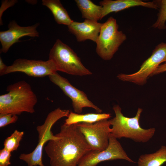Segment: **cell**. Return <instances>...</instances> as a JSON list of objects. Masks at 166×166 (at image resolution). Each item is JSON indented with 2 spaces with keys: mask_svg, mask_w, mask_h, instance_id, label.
<instances>
[{
  "mask_svg": "<svg viewBox=\"0 0 166 166\" xmlns=\"http://www.w3.org/2000/svg\"><path fill=\"white\" fill-rule=\"evenodd\" d=\"M56 140H50L44 147L50 166H77L92 149L76 124L61 125Z\"/></svg>",
  "mask_w": 166,
  "mask_h": 166,
  "instance_id": "1",
  "label": "cell"
},
{
  "mask_svg": "<svg viewBox=\"0 0 166 166\" xmlns=\"http://www.w3.org/2000/svg\"><path fill=\"white\" fill-rule=\"evenodd\" d=\"M6 90L7 93L0 96V114L35 112L37 98L28 83L21 81L9 85Z\"/></svg>",
  "mask_w": 166,
  "mask_h": 166,
  "instance_id": "2",
  "label": "cell"
},
{
  "mask_svg": "<svg viewBox=\"0 0 166 166\" xmlns=\"http://www.w3.org/2000/svg\"><path fill=\"white\" fill-rule=\"evenodd\" d=\"M115 116L110 120L111 125L110 134L117 139L122 137L128 138L134 141L145 143L148 141L154 136L155 128L144 129L139 124V120L143 110L138 108L136 116L128 117L124 115L121 109L118 105L113 107Z\"/></svg>",
  "mask_w": 166,
  "mask_h": 166,
  "instance_id": "3",
  "label": "cell"
},
{
  "mask_svg": "<svg viewBox=\"0 0 166 166\" xmlns=\"http://www.w3.org/2000/svg\"><path fill=\"white\" fill-rule=\"evenodd\" d=\"M70 113L69 110H63L58 108L49 113L44 123L38 125L36 129L38 134V144L35 149L28 154L20 155L19 158L26 162L28 166H45L42 161L43 148L45 144L50 140H56L59 137L53 135L52 127L59 120L67 117Z\"/></svg>",
  "mask_w": 166,
  "mask_h": 166,
  "instance_id": "4",
  "label": "cell"
},
{
  "mask_svg": "<svg viewBox=\"0 0 166 166\" xmlns=\"http://www.w3.org/2000/svg\"><path fill=\"white\" fill-rule=\"evenodd\" d=\"M49 59L53 62L57 71L80 76L92 74L83 64L76 53L59 39L56 40L50 49Z\"/></svg>",
  "mask_w": 166,
  "mask_h": 166,
  "instance_id": "5",
  "label": "cell"
},
{
  "mask_svg": "<svg viewBox=\"0 0 166 166\" xmlns=\"http://www.w3.org/2000/svg\"><path fill=\"white\" fill-rule=\"evenodd\" d=\"M118 28L116 20L112 17L102 24L95 42L96 50L97 55L104 60H111L127 39L126 35L119 30Z\"/></svg>",
  "mask_w": 166,
  "mask_h": 166,
  "instance_id": "6",
  "label": "cell"
},
{
  "mask_svg": "<svg viewBox=\"0 0 166 166\" xmlns=\"http://www.w3.org/2000/svg\"><path fill=\"white\" fill-rule=\"evenodd\" d=\"M165 62L166 43L162 42L156 46L151 56L143 63L137 71L130 74L121 73L117 77L123 81L143 85L160 64Z\"/></svg>",
  "mask_w": 166,
  "mask_h": 166,
  "instance_id": "7",
  "label": "cell"
},
{
  "mask_svg": "<svg viewBox=\"0 0 166 166\" xmlns=\"http://www.w3.org/2000/svg\"><path fill=\"white\" fill-rule=\"evenodd\" d=\"M76 124L92 150L101 151L107 148L111 132L110 120H103L93 123Z\"/></svg>",
  "mask_w": 166,
  "mask_h": 166,
  "instance_id": "8",
  "label": "cell"
},
{
  "mask_svg": "<svg viewBox=\"0 0 166 166\" xmlns=\"http://www.w3.org/2000/svg\"><path fill=\"white\" fill-rule=\"evenodd\" d=\"M118 159L135 163L128 156L117 139L110 133L107 148L101 151L91 150L82 157L77 166H96L103 161Z\"/></svg>",
  "mask_w": 166,
  "mask_h": 166,
  "instance_id": "9",
  "label": "cell"
},
{
  "mask_svg": "<svg viewBox=\"0 0 166 166\" xmlns=\"http://www.w3.org/2000/svg\"><path fill=\"white\" fill-rule=\"evenodd\" d=\"M48 77L51 82L58 86L71 99L75 113L81 114L83 109L85 107L93 109L97 113H102V110L89 99L84 92L73 86L68 80L57 72L49 75Z\"/></svg>",
  "mask_w": 166,
  "mask_h": 166,
  "instance_id": "10",
  "label": "cell"
},
{
  "mask_svg": "<svg viewBox=\"0 0 166 166\" xmlns=\"http://www.w3.org/2000/svg\"><path fill=\"white\" fill-rule=\"evenodd\" d=\"M57 71L54 63L49 59L44 61L19 58L15 60L12 65L7 66L3 75L20 72L30 76L41 77L49 76Z\"/></svg>",
  "mask_w": 166,
  "mask_h": 166,
  "instance_id": "11",
  "label": "cell"
},
{
  "mask_svg": "<svg viewBox=\"0 0 166 166\" xmlns=\"http://www.w3.org/2000/svg\"><path fill=\"white\" fill-rule=\"evenodd\" d=\"M39 24L37 23L31 26H22L14 21L10 22L8 25L9 29L0 32V41L2 45L0 53H6L10 47L19 42V39L22 37H38L39 34L37 29Z\"/></svg>",
  "mask_w": 166,
  "mask_h": 166,
  "instance_id": "12",
  "label": "cell"
},
{
  "mask_svg": "<svg viewBox=\"0 0 166 166\" xmlns=\"http://www.w3.org/2000/svg\"><path fill=\"white\" fill-rule=\"evenodd\" d=\"M102 23L85 19L83 22L73 21L68 26L69 31L73 34L78 42L90 40L96 42Z\"/></svg>",
  "mask_w": 166,
  "mask_h": 166,
  "instance_id": "13",
  "label": "cell"
},
{
  "mask_svg": "<svg viewBox=\"0 0 166 166\" xmlns=\"http://www.w3.org/2000/svg\"><path fill=\"white\" fill-rule=\"evenodd\" d=\"M102 7V18L109 14L118 12L136 6H142L158 10L154 2H144L140 0H104L99 2Z\"/></svg>",
  "mask_w": 166,
  "mask_h": 166,
  "instance_id": "14",
  "label": "cell"
},
{
  "mask_svg": "<svg viewBox=\"0 0 166 166\" xmlns=\"http://www.w3.org/2000/svg\"><path fill=\"white\" fill-rule=\"evenodd\" d=\"M42 2V5L51 11L57 24L68 26L73 21L59 0H43Z\"/></svg>",
  "mask_w": 166,
  "mask_h": 166,
  "instance_id": "15",
  "label": "cell"
},
{
  "mask_svg": "<svg viewBox=\"0 0 166 166\" xmlns=\"http://www.w3.org/2000/svg\"><path fill=\"white\" fill-rule=\"evenodd\" d=\"M82 18L85 19L98 22L102 18V7L90 0H75Z\"/></svg>",
  "mask_w": 166,
  "mask_h": 166,
  "instance_id": "16",
  "label": "cell"
},
{
  "mask_svg": "<svg viewBox=\"0 0 166 166\" xmlns=\"http://www.w3.org/2000/svg\"><path fill=\"white\" fill-rule=\"evenodd\" d=\"M111 117V115L107 113H91L81 114L71 111L66 119L64 124L67 125H70L80 123H93L103 120L108 119Z\"/></svg>",
  "mask_w": 166,
  "mask_h": 166,
  "instance_id": "17",
  "label": "cell"
},
{
  "mask_svg": "<svg viewBox=\"0 0 166 166\" xmlns=\"http://www.w3.org/2000/svg\"><path fill=\"white\" fill-rule=\"evenodd\" d=\"M166 162V146H162L155 152L142 154L137 162L138 166H161Z\"/></svg>",
  "mask_w": 166,
  "mask_h": 166,
  "instance_id": "18",
  "label": "cell"
},
{
  "mask_svg": "<svg viewBox=\"0 0 166 166\" xmlns=\"http://www.w3.org/2000/svg\"><path fill=\"white\" fill-rule=\"evenodd\" d=\"M154 1L158 6L159 12L157 20L152 27L159 30H164L166 29V0Z\"/></svg>",
  "mask_w": 166,
  "mask_h": 166,
  "instance_id": "19",
  "label": "cell"
},
{
  "mask_svg": "<svg viewBox=\"0 0 166 166\" xmlns=\"http://www.w3.org/2000/svg\"><path fill=\"white\" fill-rule=\"evenodd\" d=\"M24 134V132L15 130L10 136L5 140L4 148L11 152L16 150L19 146L20 142Z\"/></svg>",
  "mask_w": 166,
  "mask_h": 166,
  "instance_id": "20",
  "label": "cell"
},
{
  "mask_svg": "<svg viewBox=\"0 0 166 166\" xmlns=\"http://www.w3.org/2000/svg\"><path fill=\"white\" fill-rule=\"evenodd\" d=\"M17 115L11 114H0V127H3L15 123L18 120Z\"/></svg>",
  "mask_w": 166,
  "mask_h": 166,
  "instance_id": "21",
  "label": "cell"
},
{
  "mask_svg": "<svg viewBox=\"0 0 166 166\" xmlns=\"http://www.w3.org/2000/svg\"><path fill=\"white\" fill-rule=\"evenodd\" d=\"M11 152L3 148L0 150V166H8L10 162Z\"/></svg>",
  "mask_w": 166,
  "mask_h": 166,
  "instance_id": "22",
  "label": "cell"
},
{
  "mask_svg": "<svg viewBox=\"0 0 166 166\" xmlns=\"http://www.w3.org/2000/svg\"><path fill=\"white\" fill-rule=\"evenodd\" d=\"M166 71V62L160 64L156 69L152 75L157 74Z\"/></svg>",
  "mask_w": 166,
  "mask_h": 166,
  "instance_id": "23",
  "label": "cell"
},
{
  "mask_svg": "<svg viewBox=\"0 0 166 166\" xmlns=\"http://www.w3.org/2000/svg\"><path fill=\"white\" fill-rule=\"evenodd\" d=\"M8 66L3 62L2 58L0 57V75H3V74L6 70Z\"/></svg>",
  "mask_w": 166,
  "mask_h": 166,
  "instance_id": "24",
  "label": "cell"
}]
</instances>
